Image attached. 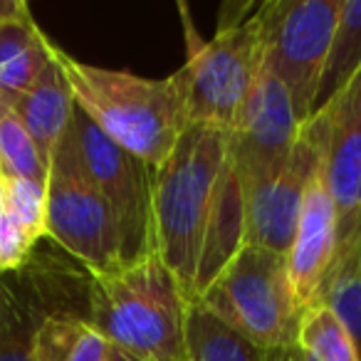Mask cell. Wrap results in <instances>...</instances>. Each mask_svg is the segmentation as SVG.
<instances>
[{"instance_id": "obj_1", "label": "cell", "mask_w": 361, "mask_h": 361, "mask_svg": "<svg viewBox=\"0 0 361 361\" xmlns=\"http://www.w3.org/2000/svg\"><path fill=\"white\" fill-rule=\"evenodd\" d=\"M231 156V129L188 124L169 159L154 171L156 252L191 302L218 188Z\"/></svg>"}, {"instance_id": "obj_2", "label": "cell", "mask_w": 361, "mask_h": 361, "mask_svg": "<svg viewBox=\"0 0 361 361\" xmlns=\"http://www.w3.org/2000/svg\"><path fill=\"white\" fill-rule=\"evenodd\" d=\"M191 300L159 252L92 272L90 324L141 361H188Z\"/></svg>"}, {"instance_id": "obj_3", "label": "cell", "mask_w": 361, "mask_h": 361, "mask_svg": "<svg viewBox=\"0 0 361 361\" xmlns=\"http://www.w3.org/2000/svg\"><path fill=\"white\" fill-rule=\"evenodd\" d=\"M75 104L121 149L159 169L191 124L176 77L149 80L104 70L70 57L57 47Z\"/></svg>"}, {"instance_id": "obj_4", "label": "cell", "mask_w": 361, "mask_h": 361, "mask_svg": "<svg viewBox=\"0 0 361 361\" xmlns=\"http://www.w3.org/2000/svg\"><path fill=\"white\" fill-rule=\"evenodd\" d=\"M183 25L188 57L173 77L186 102L188 121L233 129L262 65L260 16L255 11L250 18L226 20L213 40H201L193 32L186 11Z\"/></svg>"}, {"instance_id": "obj_5", "label": "cell", "mask_w": 361, "mask_h": 361, "mask_svg": "<svg viewBox=\"0 0 361 361\" xmlns=\"http://www.w3.org/2000/svg\"><path fill=\"white\" fill-rule=\"evenodd\" d=\"M196 302L265 351L297 344L302 310L287 255L245 243Z\"/></svg>"}, {"instance_id": "obj_6", "label": "cell", "mask_w": 361, "mask_h": 361, "mask_svg": "<svg viewBox=\"0 0 361 361\" xmlns=\"http://www.w3.org/2000/svg\"><path fill=\"white\" fill-rule=\"evenodd\" d=\"M62 144L114 213L121 238V265L156 252L154 169L111 141L77 104Z\"/></svg>"}, {"instance_id": "obj_7", "label": "cell", "mask_w": 361, "mask_h": 361, "mask_svg": "<svg viewBox=\"0 0 361 361\" xmlns=\"http://www.w3.org/2000/svg\"><path fill=\"white\" fill-rule=\"evenodd\" d=\"M341 0H270L257 8L262 60L287 87L300 124L314 116Z\"/></svg>"}, {"instance_id": "obj_8", "label": "cell", "mask_w": 361, "mask_h": 361, "mask_svg": "<svg viewBox=\"0 0 361 361\" xmlns=\"http://www.w3.org/2000/svg\"><path fill=\"white\" fill-rule=\"evenodd\" d=\"M45 238L90 272H109L121 265L114 213L62 141L50 159Z\"/></svg>"}, {"instance_id": "obj_9", "label": "cell", "mask_w": 361, "mask_h": 361, "mask_svg": "<svg viewBox=\"0 0 361 361\" xmlns=\"http://www.w3.org/2000/svg\"><path fill=\"white\" fill-rule=\"evenodd\" d=\"M314 116L322 121V169L336 211V262H344L361 255V72Z\"/></svg>"}, {"instance_id": "obj_10", "label": "cell", "mask_w": 361, "mask_h": 361, "mask_svg": "<svg viewBox=\"0 0 361 361\" xmlns=\"http://www.w3.org/2000/svg\"><path fill=\"white\" fill-rule=\"evenodd\" d=\"M300 129L290 92L262 60L245 109L231 129V161L245 193L285 166Z\"/></svg>"}, {"instance_id": "obj_11", "label": "cell", "mask_w": 361, "mask_h": 361, "mask_svg": "<svg viewBox=\"0 0 361 361\" xmlns=\"http://www.w3.org/2000/svg\"><path fill=\"white\" fill-rule=\"evenodd\" d=\"M322 121L312 116L302 124L285 166L245 193V243L280 255L290 252L307 186L322 164Z\"/></svg>"}, {"instance_id": "obj_12", "label": "cell", "mask_w": 361, "mask_h": 361, "mask_svg": "<svg viewBox=\"0 0 361 361\" xmlns=\"http://www.w3.org/2000/svg\"><path fill=\"white\" fill-rule=\"evenodd\" d=\"M324 154V149H322ZM336 262V211L324 183V169L314 171L302 203L300 223L287 252V272L300 310L322 302Z\"/></svg>"}, {"instance_id": "obj_13", "label": "cell", "mask_w": 361, "mask_h": 361, "mask_svg": "<svg viewBox=\"0 0 361 361\" xmlns=\"http://www.w3.org/2000/svg\"><path fill=\"white\" fill-rule=\"evenodd\" d=\"M55 45L32 20L20 0L0 3V99L16 102L40 80Z\"/></svg>"}, {"instance_id": "obj_14", "label": "cell", "mask_w": 361, "mask_h": 361, "mask_svg": "<svg viewBox=\"0 0 361 361\" xmlns=\"http://www.w3.org/2000/svg\"><path fill=\"white\" fill-rule=\"evenodd\" d=\"M8 104L16 106L18 116L30 131L37 149L50 161L60 141L65 139L72 111H75V97H72V87L65 77V70L57 60V45L52 62L40 75V80L20 99L8 102Z\"/></svg>"}, {"instance_id": "obj_15", "label": "cell", "mask_w": 361, "mask_h": 361, "mask_svg": "<svg viewBox=\"0 0 361 361\" xmlns=\"http://www.w3.org/2000/svg\"><path fill=\"white\" fill-rule=\"evenodd\" d=\"M50 317L23 270L0 272V361H35V339Z\"/></svg>"}, {"instance_id": "obj_16", "label": "cell", "mask_w": 361, "mask_h": 361, "mask_svg": "<svg viewBox=\"0 0 361 361\" xmlns=\"http://www.w3.org/2000/svg\"><path fill=\"white\" fill-rule=\"evenodd\" d=\"M188 361H265V349L218 319L201 302L188 307Z\"/></svg>"}, {"instance_id": "obj_17", "label": "cell", "mask_w": 361, "mask_h": 361, "mask_svg": "<svg viewBox=\"0 0 361 361\" xmlns=\"http://www.w3.org/2000/svg\"><path fill=\"white\" fill-rule=\"evenodd\" d=\"M361 72V0H341L334 40L322 75L314 114Z\"/></svg>"}, {"instance_id": "obj_18", "label": "cell", "mask_w": 361, "mask_h": 361, "mask_svg": "<svg viewBox=\"0 0 361 361\" xmlns=\"http://www.w3.org/2000/svg\"><path fill=\"white\" fill-rule=\"evenodd\" d=\"M297 346L307 361H359L349 329L326 302H317L302 312Z\"/></svg>"}, {"instance_id": "obj_19", "label": "cell", "mask_w": 361, "mask_h": 361, "mask_svg": "<svg viewBox=\"0 0 361 361\" xmlns=\"http://www.w3.org/2000/svg\"><path fill=\"white\" fill-rule=\"evenodd\" d=\"M0 173L47 183L50 161L42 156L16 106L0 99Z\"/></svg>"}, {"instance_id": "obj_20", "label": "cell", "mask_w": 361, "mask_h": 361, "mask_svg": "<svg viewBox=\"0 0 361 361\" xmlns=\"http://www.w3.org/2000/svg\"><path fill=\"white\" fill-rule=\"evenodd\" d=\"M322 302H326L344 322L361 361V255L336 262L326 280Z\"/></svg>"}, {"instance_id": "obj_21", "label": "cell", "mask_w": 361, "mask_h": 361, "mask_svg": "<svg viewBox=\"0 0 361 361\" xmlns=\"http://www.w3.org/2000/svg\"><path fill=\"white\" fill-rule=\"evenodd\" d=\"M3 188H6V211L18 226L25 228L32 240L40 243L47 233V183L3 176Z\"/></svg>"}, {"instance_id": "obj_22", "label": "cell", "mask_w": 361, "mask_h": 361, "mask_svg": "<svg viewBox=\"0 0 361 361\" xmlns=\"http://www.w3.org/2000/svg\"><path fill=\"white\" fill-rule=\"evenodd\" d=\"M90 322L75 314H50L35 339V361H67Z\"/></svg>"}, {"instance_id": "obj_23", "label": "cell", "mask_w": 361, "mask_h": 361, "mask_svg": "<svg viewBox=\"0 0 361 361\" xmlns=\"http://www.w3.org/2000/svg\"><path fill=\"white\" fill-rule=\"evenodd\" d=\"M106 349H109V341L94 326H87L82 339L77 341V346L72 349V354L67 356V361H104Z\"/></svg>"}, {"instance_id": "obj_24", "label": "cell", "mask_w": 361, "mask_h": 361, "mask_svg": "<svg viewBox=\"0 0 361 361\" xmlns=\"http://www.w3.org/2000/svg\"><path fill=\"white\" fill-rule=\"evenodd\" d=\"M265 361H307V359L300 346L290 344V346H280V349H270L265 354Z\"/></svg>"}, {"instance_id": "obj_25", "label": "cell", "mask_w": 361, "mask_h": 361, "mask_svg": "<svg viewBox=\"0 0 361 361\" xmlns=\"http://www.w3.org/2000/svg\"><path fill=\"white\" fill-rule=\"evenodd\" d=\"M104 361H141V359H136L134 354H129V351L119 349V346L109 344V349H106V359H104Z\"/></svg>"}, {"instance_id": "obj_26", "label": "cell", "mask_w": 361, "mask_h": 361, "mask_svg": "<svg viewBox=\"0 0 361 361\" xmlns=\"http://www.w3.org/2000/svg\"><path fill=\"white\" fill-rule=\"evenodd\" d=\"M6 216V188H3V173H0V218Z\"/></svg>"}]
</instances>
